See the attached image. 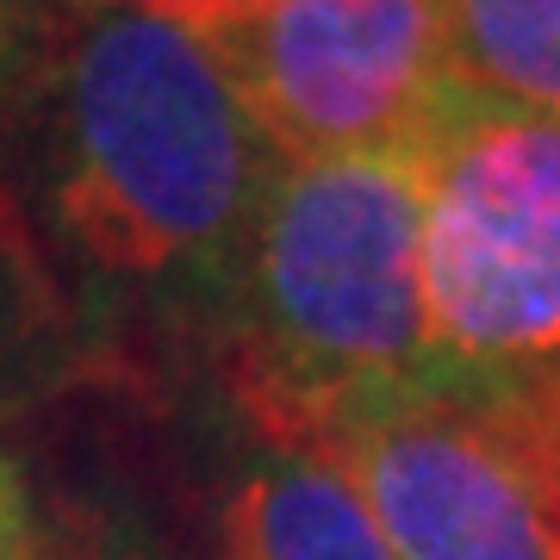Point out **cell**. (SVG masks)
I'll use <instances>...</instances> for the list:
<instances>
[{
    "instance_id": "1",
    "label": "cell",
    "mask_w": 560,
    "mask_h": 560,
    "mask_svg": "<svg viewBox=\"0 0 560 560\" xmlns=\"http://www.w3.org/2000/svg\"><path fill=\"white\" fill-rule=\"evenodd\" d=\"M32 131L38 249L88 280L219 300L280 175L206 25L168 13H57L7 125Z\"/></svg>"
},
{
    "instance_id": "2",
    "label": "cell",
    "mask_w": 560,
    "mask_h": 560,
    "mask_svg": "<svg viewBox=\"0 0 560 560\" xmlns=\"http://www.w3.org/2000/svg\"><path fill=\"white\" fill-rule=\"evenodd\" d=\"M224 381L268 448L430 386L423 194L405 150L280 162L219 287Z\"/></svg>"
},
{
    "instance_id": "3",
    "label": "cell",
    "mask_w": 560,
    "mask_h": 560,
    "mask_svg": "<svg viewBox=\"0 0 560 560\" xmlns=\"http://www.w3.org/2000/svg\"><path fill=\"white\" fill-rule=\"evenodd\" d=\"M411 162L430 393L504 411L560 455V119L448 81Z\"/></svg>"
},
{
    "instance_id": "4",
    "label": "cell",
    "mask_w": 560,
    "mask_h": 560,
    "mask_svg": "<svg viewBox=\"0 0 560 560\" xmlns=\"http://www.w3.org/2000/svg\"><path fill=\"white\" fill-rule=\"evenodd\" d=\"M206 38L280 162L405 150L455 81L442 0H237Z\"/></svg>"
},
{
    "instance_id": "5",
    "label": "cell",
    "mask_w": 560,
    "mask_h": 560,
    "mask_svg": "<svg viewBox=\"0 0 560 560\" xmlns=\"http://www.w3.org/2000/svg\"><path fill=\"white\" fill-rule=\"evenodd\" d=\"M393 560H560V460L504 411L399 393L318 436Z\"/></svg>"
},
{
    "instance_id": "6",
    "label": "cell",
    "mask_w": 560,
    "mask_h": 560,
    "mask_svg": "<svg viewBox=\"0 0 560 560\" xmlns=\"http://www.w3.org/2000/svg\"><path fill=\"white\" fill-rule=\"evenodd\" d=\"M94 361L101 342L88 337L57 261L0 187V430L50 411L94 374Z\"/></svg>"
},
{
    "instance_id": "7",
    "label": "cell",
    "mask_w": 560,
    "mask_h": 560,
    "mask_svg": "<svg viewBox=\"0 0 560 560\" xmlns=\"http://www.w3.org/2000/svg\"><path fill=\"white\" fill-rule=\"evenodd\" d=\"M231 560H393L361 499L318 448H268L224 504Z\"/></svg>"
},
{
    "instance_id": "8",
    "label": "cell",
    "mask_w": 560,
    "mask_h": 560,
    "mask_svg": "<svg viewBox=\"0 0 560 560\" xmlns=\"http://www.w3.org/2000/svg\"><path fill=\"white\" fill-rule=\"evenodd\" d=\"M455 81L560 119V0H442Z\"/></svg>"
},
{
    "instance_id": "9",
    "label": "cell",
    "mask_w": 560,
    "mask_h": 560,
    "mask_svg": "<svg viewBox=\"0 0 560 560\" xmlns=\"http://www.w3.org/2000/svg\"><path fill=\"white\" fill-rule=\"evenodd\" d=\"M50 32H57L50 0H0V138H7V125L20 113L25 88L38 75Z\"/></svg>"
},
{
    "instance_id": "10",
    "label": "cell",
    "mask_w": 560,
    "mask_h": 560,
    "mask_svg": "<svg viewBox=\"0 0 560 560\" xmlns=\"http://www.w3.org/2000/svg\"><path fill=\"white\" fill-rule=\"evenodd\" d=\"M0 560H57L50 541L38 536V517H32V504H25L20 474H13L7 460H0Z\"/></svg>"
},
{
    "instance_id": "11",
    "label": "cell",
    "mask_w": 560,
    "mask_h": 560,
    "mask_svg": "<svg viewBox=\"0 0 560 560\" xmlns=\"http://www.w3.org/2000/svg\"><path fill=\"white\" fill-rule=\"evenodd\" d=\"M69 13H168L187 25H212L219 20V0H62Z\"/></svg>"
},
{
    "instance_id": "12",
    "label": "cell",
    "mask_w": 560,
    "mask_h": 560,
    "mask_svg": "<svg viewBox=\"0 0 560 560\" xmlns=\"http://www.w3.org/2000/svg\"><path fill=\"white\" fill-rule=\"evenodd\" d=\"M224 7H237V0H219V13H224Z\"/></svg>"
},
{
    "instance_id": "13",
    "label": "cell",
    "mask_w": 560,
    "mask_h": 560,
    "mask_svg": "<svg viewBox=\"0 0 560 560\" xmlns=\"http://www.w3.org/2000/svg\"><path fill=\"white\" fill-rule=\"evenodd\" d=\"M555 460H560V455H555Z\"/></svg>"
}]
</instances>
